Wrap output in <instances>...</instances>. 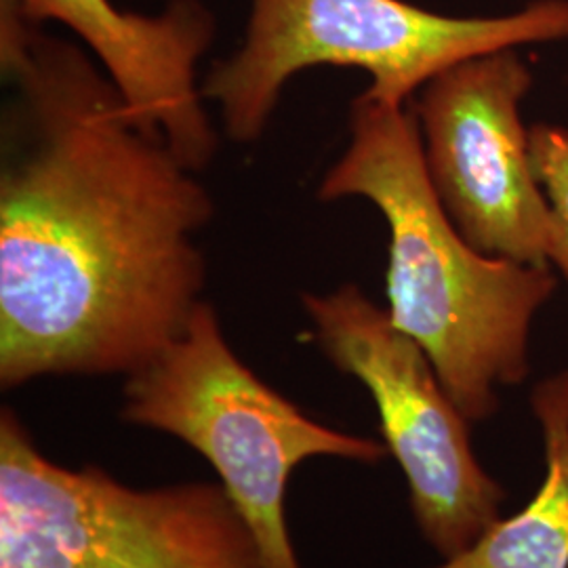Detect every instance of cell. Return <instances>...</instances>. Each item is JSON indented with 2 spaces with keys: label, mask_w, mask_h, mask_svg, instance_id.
Instances as JSON below:
<instances>
[{
  "label": "cell",
  "mask_w": 568,
  "mask_h": 568,
  "mask_svg": "<svg viewBox=\"0 0 568 568\" xmlns=\"http://www.w3.org/2000/svg\"><path fill=\"white\" fill-rule=\"evenodd\" d=\"M530 87L527 63L501 49L438 72L408 108L427 180L467 244L488 257L549 265L551 211L520 116Z\"/></svg>",
  "instance_id": "52a82bcc"
},
{
  "label": "cell",
  "mask_w": 568,
  "mask_h": 568,
  "mask_svg": "<svg viewBox=\"0 0 568 568\" xmlns=\"http://www.w3.org/2000/svg\"><path fill=\"white\" fill-rule=\"evenodd\" d=\"M302 305L328 363L358 379L377 406L384 445L405 471L427 544L445 560L466 551L499 520L506 493L476 459L469 422L426 352L356 284L304 293Z\"/></svg>",
  "instance_id": "8992f818"
},
{
  "label": "cell",
  "mask_w": 568,
  "mask_h": 568,
  "mask_svg": "<svg viewBox=\"0 0 568 568\" xmlns=\"http://www.w3.org/2000/svg\"><path fill=\"white\" fill-rule=\"evenodd\" d=\"M568 41V0H535L495 18H453L405 0H251L244 41L201 82L225 135L255 143L286 82L316 65L358 68L366 95L408 105L459 61L539 42Z\"/></svg>",
  "instance_id": "3957f363"
},
{
  "label": "cell",
  "mask_w": 568,
  "mask_h": 568,
  "mask_svg": "<svg viewBox=\"0 0 568 568\" xmlns=\"http://www.w3.org/2000/svg\"><path fill=\"white\" fill-rule=\"evenodd\" d=\"M0 386L129 377L204 302L213 196L18 0H0Z\"/></svg>",
  "instance_id": "6da1fadb"
},
{
  "label": "cell",
  "mask_w": 568,
  "mask_h": 568,
  "mask_svg": "<svg viewBox=\"0 0 568 568\" xmlns=\"http://www.w3.org/2000/svg\"><path fill=\"white\" fill-rule=\"evenodd\" d=\"M121 417L173 436L220 476L272 568H302L286 528L291 474L314 457L377 464L384 443L325 426L244 365L203 302L182 335L122 387Z\"/></svg>",
  "instance_id": "5b68a950"
},
{
  "label": "cell",
  "mask_w": 568,
  "mask_h": 568,
  "mask_svg": "<svg viewBox=\"0 0 568 568\" xmlns=\"http://www.w3.org/2000/svg\"><path fill=\"white\" fill-rule=\"evenodd\" d=\"M530 159L551 211L548 264L568 284V129L558 124L530 126Z\"/></svg>",
  "instance_id": "30bf717a"
},
{
  "label": "cell",
  "mask_w": 568,
  "mask_h": 568,
  "mask_svg": "<svg viewBox=\"0 0 568 568\" xmlns=\"http://www.w3.org/2000/svg\"><path fill=\"white\" fill-rule=\"evenodd\" d=\"M0 568H272L217 483L133 487L47 457L0 413Z\"/></svg>",
  "instance_id": "277c9868"
},
{
  "label": "cell",
  "mask_w": 568,
  "mask_h": 568,
  "mask_svg": "<svg viewBox=\"0 0 568 568\" xmlns=\"http://www.w3.org/2000/svg\"><path fill=\"white\" fill-rule=\"evenodd\" d=\"M318 199L377 206L389 232L392 323L422 345L469 424L493 417L497 387L527 377L532 318L558 286L549 265L488 257L467 244L427 180L410 108L366 93L352 102L349 143Z\"/></svg>",
  "instance_id": "7a4b0ae2"
},
{
  "label": "cell",
  "mask_w": 568,
  "mask_h": 568,
  "mask_svg": "<svg viewBox=\"0 0 568 568\" xmlns=\"http://www.w3.org/2000/svg\"><path fill=\"white\" fill-rule=\"evenodd\" d=\"M530 405L546 443V476L537 495L436 568H568V371L535 387Z\"/></svg>",
  "instance_id": "9c48e42d"
},
{
  "label": "cell",
  "mask_w": 568,
  "mask_h": 568,
  "mask_svg": "<svg viewBox=\"0 0 568 568\" xmlns=\"http://www.w3.org/2000/svg\"><path fill=\"white\" fill-rule=\"evenodd\" d=\"M28 20L60 21L100 61L133 116L161 133L196 173L213 163L220 135L204 108L199 63L217 34L203 0H171L159 16L110 0H18Z\"/></svg>",
  "instance_id": "ba28073f"
}]
</instances>
